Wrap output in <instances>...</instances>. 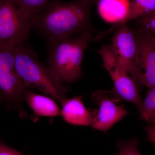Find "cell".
<instances>
[{
  "mask_svg": "<svg viewBox=\"0 0 155 155\" xmlns=\"http://www.w3.org/2000/svg\"><path fill=\"white\" fill-rule=\"evenodd\" d=\"M95 0H52L30 20L31 28L47 41L94 31L91 20Z\"/></svg>",
  "mask_w": 155,
  "mask_h": 155,
  "instance_id": "6da1fadb",
  "label": "cell"
},
{
  "mask_svg": "<svg viewBox=\"0 0 155 155\" xmlns=\"http://www.w3.org/2000/svg\"><path fill=\"white\" fill-rule=\"evenodd\" d=\"M93 32L48 42V67L61 82L71 83L82 75L84 54L92 40Z\"/></svg>",
  "mask_w": 155,
  "mask_h": 155,
  "instance_id": "7a4b0ae2",
  "label": "cell"
},
{
  "mask_svg": "<svg viewBox=\"0 0 155 155\" xmlns=\"http://www.w3.org/2000/svg\"><path fill=\"white\" fill-rule=\"evenodd\" d=\"M15 66L26 89L36 88L61 104L66 98L67 88L25 44L15 48Z\"/></svg>",
  "mask_w": 155,
  "mask_h": 155,
  "instance_id": "3957f363",
  "label": "cell"
},
{
  "mask_svg": "<svg viewBox=\"0 0 155 155\" xmlns=\"http://www.w3.org/2000/svg\"><path fill=\"white\" fill-rule=\"evenodd\" d=\"M16 47L0 45V95L8 108L26 117L22 102L26 88L15 66Z\"/></svg>",
  "mask_w": 155,
  "mask_h": 155,
  "instance_id": "277c9868",
  "label": "cell"
},
{
  "mask_svg": "<svg viewBox=\"0 0 155 155\" xmlns=\"http://www.w3.org/2000/svg\"><path fill=\"white\" fill-rule=\"evenodd\" d=\"M31 29L30 20L22 16L14 0H0V45L25 44Z\"/></svg>",
  "mask_w": 155,
  "mask_h": 155,
  "instance_id": "5b68a950",
  "label": "cell"
},
{
  "mask_svg": "<svg viewBox=\"0 0 155 155\" xmlns=\"http://www.w3.org/2000/svg\"><path fill=\"white\" fill-rule=\"evenodd\" d=\"M137 53L130 76L135 82L149 88L155 87V44L154 35L141 30L135 32Z\"/></svg>",
  "mask_w": 155,
  "mask_h": 155,
  "instance_id": "8992f818",
  "label": "cell"
},
{
  "mask_svg": "<svg viewBox=\"0 0 155 155\" xmlns=\"http://www.w3.org/2000/svg\"><path fill=\"white\" fill-rule=\"evenodd\" d=\"M98 52L102 59L104 67L112 78L115 94L121 99L133 103L140 111L143 101L135 81L120 67L111 52L110 46L104 45Z\"/></svg>",
  "mask_w": 155,
  "mask_h": 155,
  "instance_id": "52a82bcc",
  "label": "cell"
},
{
  "mask_svg": "<svg viewBox=\"0 0 155 155\" xmlns=\"http://www.w3.org/2000/svg\"><path fill=\"white\" fill-rule=\"evenodd\" d=\"M92 98L99 107L91 125L94 129L107 132L127 114L123 105H117L122 99L113 91H97L93 94Z\"/></svg>",
  "mask_w": 155,
  "mask_h": 155,
  "instance_id": "ba28073f",
  "label": "cell"
},
{
  "mask_svg": "<svg viewBox=\"0 0 155 155\" xmlns=\"http://www.w3.org/2000/svg\"><path fill=\"white\" fill-rule=\"evenodd\" d=\"M110 48L120 67L130 76L136 55L137 40L135 32L127 23L116 29Z\"/></svg>",
  "mask_w": 155,
  "mask_h": 155,
  "instance_id": "9c48e42d",
  "label": "cell"
},
{
  "mask_svg": "<svg viewBox=\"0 0 155 155\" xmlns=\"http://www.w3.org/2000/svg\"><path fill=\"white\" fill-rule=\"evenodd\" d=\"M82 96L65 99L61 104V116L67 123L71 125L88 126L91 125L97 111L87 110L82 101Z\"/></svg>",
  "mask_w": 155,
  "mask_h": 155,
  "instance_id": "30bf717a",
  "label": "cell"
},
{
  "mask_svg": "<svg viewBox=\"0 0 155 155\" xmlns=\"http://www.w3.org/2000/svg\"><path fill=\"white\" fill-rule=\"evenodd\" d=\"M155 11V0H132L130 2L129 10L126 17L120 22L115 23L107 30L97 35L94 38L93 41H97L101 39L106 35L116 31L121 25Z\"/></svg>",
  "mask_w": 155,
  "mask_h": 155,
  "instance_id": "8fae6325",
  "label": "cell"
},
{
  "mask_svg": "<svg viewBox=\"0 0 155 155\" xmlns=\"http://www.w3.org/2000/svg\"><path fill=\"white\" fill-rule=\"evenodd\" d=\"M23 100L37 116L54 117L61 113L59 106L54 100L29 90L26 89L24 92Z\"/></svg>",
  "mask_w": 155,
  "mask_h": 155,
  "instance_id": "7c38bea8",
  "label": "cell"
},
{
  "mask_svg": "<svg viewBox=\"0 0 155 155\" xmlns=\"http://www.w3.org/2000/svg\"><path fill=\"white\" fill-rule=\"evenodd\" d=\"M130 5L129 0H99L98 11L105 21L115 24L126 17Z\"/></svg>",
  "mask_w": 155,
  "mask_h": 155,
  "instance_id": "4fadbf2b",
  "label": "cell"
},
{
  "mask_svg": "<svg viewBox=\"0 0 155 155\" xmlns=\"http://www.w3.org/2000/svg\"><path fill=\"white\" fill-rule=\"evenodd\" d=\"M52 0H14L20 13L30 19L39 13Z\"/></svg>",
  "mask_w": 155,
  "mask_h": 155,
  "instance_id": "5bb4252c",
  "label": "cell"
},
{
  "mask_svg": "<svg viewBox=\"0 0 155 155\" xmlns=\"http://www.w3.org/2000/svg\"><path fill=\"white\" fill-rule=\"evenodd\" d=\"M139 111L142 119L155 125V87L150 88Z\"/></svg>",
  "mask_w": 155,
  "mask_h": 155,
  "instance_id": "9a60e30c",
  "label": "cell"
},
{
  "mask_svg": "<svg viewBox=\"0 0 155 155\" xmlns=\"http://www.w3.org/2000/svg\"><path fill=\"white\" fill-rule=\"evenodd\" d=\"M138 144V140L136 139L119 140L117 145L119 153L117 155H142L137 149Z\"/></svg>",
  "mask_w": 155,
  "mask_h": 155,
  "instance_id": "2e32d148",
  "label": "cell"
},
{
  "mask_svg": "<svg viewBox=\"0 0 155 155\" xmlns=\"http://www.w3.org/2000/svg\"><path fill=\"white\" fill-rule=\"evenodd\" d=\"M136 19L141 30L149 31L155 37V11Z\"/></svg>",
  "mask_w": 155,
  "mask_h": 155,
  "instance_id": "e0dca14e",
  "label": "cell"
},
{
  "mask_svg": "<svg viewBox=\"0 0 155 155\" xmlns=\"http://www.w3.org/2000/svg\"><path fill=\"white\" fill-rule=\"evenodd\" d=\"M0 155H24L22 153L0 142Z\"/></svg>",
  "mask_w": 155,
  "mask_h": 155,
  "instance_id": "ac0fdd59",
  "label": "cell"
},
{
  "mask_svg": "<svg viewBox=\"0 0 155 155\" xmlns=\"http://www.w3.org/2000/svg\"><path fill=\"white\" fill-rule=\"evenodd\" d=\"M147 140L155 146V125L148 126L147 128Z\"/></svg>",
  "mask_w": 155,
  "mask_h": 155,
  "instance_id": "d6986e66",
  "label": "cell"
},
{
  "mask_svg": "<svg viewBox=\"0 0 155 155\" xmlns=\"http://www.w3.org/2000/svg\"><path fill=\"white\" fill-rule=\"evenodd\" d=\"M3 103V100L2 98V97H1V95H0V105Z\"/></svg>",
  "mask_w": 155,
  "mask_h": 155,
  "instance_id": "ffe728a7",
  "label": "cell"
},
{
  "mask_svg": "<svg viewBox=\"0 0 155 155\" xmlns=\"http://www.w3.org/2000/svg\"><path fill=\"white\" fill-rule=\"evenodd\" d=\"M154 41L155 44V37L154 36Z\"/></svg>",
  "mask_w": 155,
  "mask_h": 155,
  "instance_id": "44dd1931",
  "label": "cell"
}]
</instances>
